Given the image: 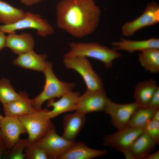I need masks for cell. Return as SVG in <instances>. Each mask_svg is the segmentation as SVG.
I'll list each match as a JSON object with an SVG mask.
<instances>
[{"label": "cell", "mask_w": 159, "mask_h": 159, "mask_svg": "<svg viewBox=\"0 0 159 159\" xmlns=\"http://www.w3.org/2000/svg\"><path fill=\"white\" fill-rule=\"evenodd\" d=\"M45 78L43 90L37 96L32 99L36 109L41 108L42 104L46 101L55 97L60 98L66 93L72 91L75 86L74 83H67L60 81L54 74L52 64L46 61L43 71Z\"/></svg>", "instance_id": "3"}, {"label": "cell", "mask_w": 159, "mask_h": 159, "mask_svg": "<svg viewBox=\"0 0 159 159\" xmlns=\"http://www.w3.org/2000/svg\"><path fill=\"white\" fill-rule=\"evenodd\" d=\"M34 46V39L29 33L23 32L17 34L15 32L9 34L6 36L5 47L18 55L33 50Z\"/></svg>", "instance_id": "17"}, {"label": "cell", "mask_w": 159, "mask_h": 159, "mask_svg": "<svg viewBox=\"0 0 159 159\" xmlns=\"http://www.w3.org/2000/svg\"><path fill=\"white\" fill-rule=\"evenodd\" d=\"M56 9L57 26L74 37L89 35L98 25L101 11L93 0H61Z\"/></svg>", "instance_id": "1"}, {"label": "cell", "mask_w": 159, "mask_h": 159, "mask_svg": "<svg viewBox=\"0 0 159 159\" xmlns=\"http://www.w3.org/2000/svg\"><path fill=\"white\" fill-rule=\"evenodd\" d=\"M47 110L41 108L30 114L16 117L26 128L29 145L33 144L40 140L54 127L51 119L46 115Z\"/></svg>", "instance_id": "4"}, {"label": "cell", "mask_w": 159, "mask_h": 159, "mask_svg": "<svg viewBox=\"0 0 159 159\" xmlns=\"http://www.w3.org/2000/svg\"><path fill=\"white\" fill-rule=\"evenodd\" d=\"M152 120L159 121V108L156 110Z\"/></svg>", "instance_id": "34"}, {"label": "cell", "mask_w": 159, "mask_h": 159, "mask_svg": "<svg viewBox=\"0 0 159 159\" xmlns=\"http://www.w3.org/2000/svg\"><path fill=\"white\" fill-rule=\"evenodd\" d=\"M25 158L27 159H51L52 156L46 151L34 145H29L25 148Z\"/></svg>", "instance_id": "26"}, {"label": "cell", "mask_w": 159, "mask_h": 159, "mask_svg": "<svg viewBox=\"0 0 159 159\" xmlns=\"http://www.w3.org/2000/svg\"><path fill=\"white\" fill-rule=\"evenodd\" d=\"M29 145L27 139L21 140L10 150L9 158L11 159H23L25 155L24 153L26 148Z\"/></svg>", "instance_id": "27"}, {"label": "cell", "mask_w": 159, "mask_h": 159, "mask_svg": "<svg viewBox=\"0 0 159 159\" xmlns=\"http://www.w3.org/2000/svg\"><path fill=\"white\" fill-rule=\"evenodd\" d=\"M80 95L79 92L72 91L62 96L57 101H55L54 98L48 100L47 107L53 108L51 110H47V116L51 119L64 112L75 111Z\"/></svg>", "instance_id": "13"}, {"label": "cell", "mask_w": 159, "mask_h": 159, "mask_svg": "<svg viewBox=\"0 0 159 159\" xmlns=\"http://www.w3.org/2000/svg\"><path fill=\"white\" fill-rule=\"evenodd\" d=\"M25 13L22 9L14 7L0 0V23L4 25L16 23L23 17Z\"/></svg>", "instance_id": "23"}, {"label": "cell", "mask_w": 159, "mask_h": 159, "mask_svg": "<svg viewBox=\"0 0 159 159\" xmlns=\"http://www.w3.org/2000/svg\"><path fill=\"white\" fill-rule=\"evenodd\" d=\"M23 4L27 6H32L34 4H37L42 0H19Z\"/></svg>", "instance_id": "31"}, {"label": "cell", "mask_w": 159, "mask_h": 159, "mask_svg": "<svg viewBox=\"0 0 159 159\" xmlns=\"http://www.w3.org/2000/svg\"><path fill=\"white\" fill-rule=\"evenodd\" d=\"M86 121L85 115L77 111L65 115L63 118L62 136L69 140L74 141Z\"/></svg>", "instance_id": "16"}, {"label": "cell", "mask_w": 159, "mask_h": 159, "mask_svg": "<svg viewBox=\"0 0 159 159\" xmlns=\"http://www.w3.org/2000/svg\"><path fill=\"white\" fill-rule=\"evenodd\" d=\"M19 95L8 80L3 78L0 80V102L3 105L15 100Z\"/></svg>", "instance_id": "25"}, {"label": "cell", "mask_w": 159, "mask_h": 159, "mask_svg": "<svg viewBox=\"0 0 159 159\" xmlns=\"http://www.w3.org/2000/svg\"><path fill=\"white\" fill-rule=\"evenodd\" d=\"M74 142L59 136L54 127L41 139L32 145L46 151L52 156L53 159H59L62 155L72 146Z\"/></svg>", "instance_id": "10"}, {"label": "cell", "mask_w": 159, "mask_h": 159, "mask_svg": "<svg viewBox=\"0 0 159 159\" xmlns=\"http://www.w3.org/2000/svg\"><path fill=\"white\" fill-rule=\"evenodd\" d=\"M159 150H158L153 153H150L148 155L145 159H159Z\"/></svg>", "instance_id": "33"}, {"label": "cell", "mask_w": 159, "mask_h": 159, "mask_svg": "<svg viewBox=\"0 0 159 159\" xmlns=\"http://www.w3.org/2000/svg\"><path fill=\"white\" fill-rule=\"evenodd\" d=\"M3 117L1 115H0V121L1 120V119L3 118Z\"/></svg>", "instance_id": "35"}, {"label": "cell", "mask_w": 159, "mask_h": 159, "mask_svg": "<svg viewBox=\"0 0 159 159\" xmlns=\"http://www.w3.org/2000/svg\"><path fill=\"white\" fill-rule=\"evenodd\" d=\"M47 57L46 54H37L32 50L19 55L13 61V64L23 68L43 72Z\"/></svg>", "instance_id": "19"}, {"label": "cell", "mask_w": 159, "mask_h": 159, "mask_svg": "<svg viewBox=\"0 0 159 159\" xmlns=\"http://www.w3.org/2000/svg\"><path fill=\"white\" fill-rule=\"evenodd\" d=\"M143 131L157 145L159 144V121L151 120L143 128Z\"/></svg>", "instance_id": "28"}, {"label": "cell", "mask_w": 159, "mask_h": 159, "mask_svg": "<svg viewBox=\"0 0 159 159\" xmlns=\"http://www.w3.org/2000/svg\"><path fill=\"white\" fill-rule=\"evenodd\" d=\"M143 132V128L126 126L105 137L102 145L110 147L123 153L129 148L134 141Z\"/></svg>", "instance_id": "7"}, {"label": "cell", "mask_w": 159, "mask_h": 159, "mask_svg": "<svg viewBox=\"0 0 159 159\" xmlns=\"http://www.w3.org/2000/svg\"><path fill=\"white\" fill-rule=\"evenodd\" d=\"M26 133V128L16 117L5 116L0 121V137L7 149L10 150L20 139V135Z\"/></svg>", "instance_id": "9"}, {"label": "cell", "mask_w": 159, "mask_h": 159, "mask_svg": "<svg viewBox=\"0 0 159 159\" xmlns=\"http://www.w3.org/2000/svg\"><path fill=\"white\" fill-rule=\"evenodd\" d=\"M138 107L135 102L118 104L108 98L104 111L110 116L113 126L118 130L126 126L132 114Z\"/></svg>", "instance_id": "11"}, {"label": "cell", "mask_w": 159, "mask_h": 159, "mask_svg": "<svg viewBox=\"0 0 159 159\" xmlns=\"http://www.w3.org/2000/svg\"><path fill=\"white\" fill-rule=\"evenodd\" d=\"M7 150L4 143L0 137V159L4 153H6Z\"/></svg>", "instance_id": "32"}, {"label": "cell", "mask_w": 159, "mask_h": 159, "mask_svg": "<svg viewBox=\"0 0 159 159\" xmlns=\"http://www.w3.org/2000/svg\"><path fill=\"white\" fill-rule=\"evenodd\" d=\"M63 62L67 69H73L82 77L87 90H97L104 89L102 81L93 69L87 57H64Z\"/></svg>", "instance_id": "5"}, {"label": "cell", "mask_w": 159, "mask_h": 159, "mask_svg": "<svg viewBox=\"0 0 159 159\" xmlns=\"http://www.w3.org/2000/svg\"><path fill=\"white\" fill-rule=\"evenodd\" d=\"M111 45L114 47L113 49L116 50H124L132 53L149 48L159 49V39L152 38L145 40L135 41L121 38L120 41L113 42Z\"/></svg>", "instance_id": "18"}, {"label": "cell", "mask_w": 159, "mask_h": 159, "mask_svg": "<svg viewBox=\"0 0 159 159\" xmlns=\"http://www.w3.org/2000/svg\"><path fill=\"white\" fill-rule=\"evenodd\" d=\"M141 66L145 70L155 73L159 71V49L149 48L146 49L138 55Z\"/></svg>", "instance_id": "22"}, {"label": "cell", "mask_w": 159, "mask_h": 159, "mask_svg": "<svg viewBox=\"0 0 159 159\" xmlns=\"http://www.w3.org/2000/svg\"><path fill=\"white\" fill-rule=\"evenodd\" d=\"M159 87L155 80L150 79L139 82L134 88L135 102L139 107H146Z\"/></svg>", "instance_id": "20"}, {"label": "cell", "mask_w": 159, "mask_h": 159, "mask_svg": "<svg viewBox=\"0 0 159 159\" xmlns=\"http://www.w3.org/2000/svg\"><path fill=\"white\" fill-rule=\"evenodd\" d=\"M70 50L64 57H89L102 62L106 68H111L113 61L122 57V54L114 49L108 48L96 42H74L69 44Z\"/></svg>", "instance_id": "2"}, {"label": "cell", "mask_w": 159, "mask_h": 159, "mask_svg": "<svg viewBox=\"0 0 159 159\" xmlns=\"http://www.w3.org/2000/svg\"><path fill=\"white\" fill-rule=\"evenodd\" d=\"M27 28L35 29L38 34L42 37L51 35L54 32L52 26L39 14L30 12H25L23 17L14 24L0 25V29L8 34Z\"/></svg>", "instance_id": "6"}, {"label": "cell", "mask_w": 159, "mask_h": 159, "mask_svg": "<svg viewBox=\"0 0 159 159\" xmlns=\"http://www.w3.org/2000/svg\"><path fill=\"white\" fill-rule=\"evenodd\" d=\"M19 96L15 100L3 105L5 116L19 117L30 114L36 110L32 99L25 92H20Z\"/></svg>", "instance_id": "14"}, {"label": "cell", "mask_w": 159, "mask_h": 159, "mask_svg": "<svg viewBox=\"0 0 159 159\" xmlns=\"http://www.w3.org/2000/svg\"><path fill=\"white\" fill-rule=\"evenodd\" d=\"M156 110H152L147 107H138L132 114L126 126L143 128L152 120Z\"/></svg>", "instance_id": "24"}, {"label": "cell", "mask_w": 159, "mask_h": 159, "mask_svg": "<svg viewBox=\"0 0 159 159\" xmlns=\"http://www.w3.org/2000/svg\"><path fill=\"white\" fill-rule=\"evenodd\" d=\"M105 150L93 149L87 147L82 141L74 142L59 159H90L108 153Z\"/></svg>", "instance_id": "15"}, {"label": "cell", "mask_w": 159, "mask_h": 159, "mask_svg": "<svg viewBox=\"0 0 159 159\" xmlns=\"http://www.w3.org/2000/svg\"><path fill=\"white\" fill-rule=\"evenodd\" d=\"M147 107L153 110L159 108V87L152 97Z\"/></svg>", "instance_id": "29"}, {"label": "cell", "mask_w": 159, "mask_h": 159, "mask_svg": "<svg viewBox=\"0 0 159 159\" xmlns=\"http://www.w3.org/2000/svg\"><path fill=\"white\" fill-rule=\"evenodd\" d=\"M156 145L148 135L143 132L134 141L128 150L133 159H145L155 150Z\"/></svg>", "instance_id": "21"}, {"label": "cell", "mask_w": 159, "mask_h": 159, "mask_svg": "<svg viewBox=\"0 0 159 159\" xmlns=\"http://www.w3.org/2000/svg\"><path fill=\"white\" fill-rule=\"evenodd\" d=\"M159 22V6L154 1L149 3L143 13L134 20L124 24L122 27V34L125 36L133 35L144 27Z\"/></svg>", "instance_id": "8"}, {"label": "cell", "mask_w": 159, "mask_h": 159, "mask_svg": "<svg viewBox=\"0 0 159 159\" xmlns=\"http://www.w3.org/2000/svg\"><path fill=\"white\" fill-rule=\"evenodd\" d=\"M6 37L5 33L0 29V51L5 47Z\"/></svg>", "instance_id": "30"}, {"label": "cell", "mask_w": 159, "mask_h": 159, "mask_svg": "<svg viewBox=\"0 0 159 159\" xmlns=\"http://www.w3.org/2000/svg\"><path fill=\"white\" fill-rule=\"evenodd\" d=\"M108 99L104 89L94 91L87 90L80 96L75 111L86 115L104 111Z\"/></svg>", "instance_id": "12"}]
</instances>
